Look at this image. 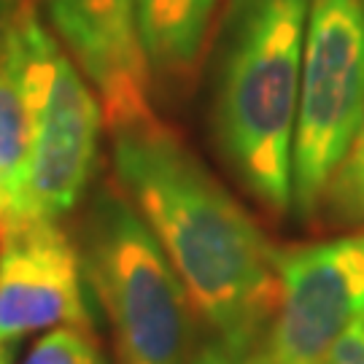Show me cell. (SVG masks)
Here are the masks:
<instances>
[{
	"instance_id": "obj_1",
	"label": "cell",
	"mask_w": 364,
	"mask_h": 364,
	"mask_svg": "<svg viewBox=\"0 0 364 364\" xmlns=\"http://www.w3.org/2000/svg\"><path fill=\"white\" fill-rule=\"evenodd\" d=\"M114 173L216 338L262 343L278 305V251L248 210L159 119L114 132Z\"/></svg>"
},
{
	"instance_id": "obj_16",
	"label": "cell",
	"mask_w": 364,
	"mask_h": 364,
	"mask_svg": "<svg viewBox=\"0 0 364 364\" xmlns=\"http://www.w3.org/2000/svg\"><path fill=\"white\" fill-rule=\"evenodd\" d=\"M14 230V219L11 213H9V208H6V200H3V195H0V243L6 240V235Z\"/></svg>"
},
{
	"instance_id": "obj_13",
	"label": "cell",
	"mask_w": 364,
	"mask_h": 364,
	"mask_svg": "<svg viewBox=\"0 0 364 364\" xmlns=\"http://www.w3.org/2000/svg\"><path fill=\"white\" fill-rule=\"evenodd\" d=\"M189 364H273L262 343H227L213 338L192 353Z\"/></svg>"
},
{
	"instance_id": "obj_14",
	"label": "cell",
	"mask_w": 364,
	"mask_h": 364,
	"mask_svg": "<svg viewBox=\"0 0 364 364\" xmlns=\"http://www.w3.org/2000/svg\"><path fill=\"white\" fill-rule=\"evenodd\" d=\"M321 364H364V311L335 340Z\"/></svg>"
},
{
	"instance_id": "obj_12",
	"label": "cell",
	"mask_w": 364,
	"mask_h": 364,
	"mask_svg": "<svg viewBox=\"0 0 364 364\" xmlns=\"http://www.w3.org/2000/svg\"><path fill=\"white\" fill-rule=\"evenodd\" d=\"M22 364H108V359L90 338V329L60 326L41 335Z\"/></svg>"
},
{
	"instance_id": "obj_7",
	"label": "cell",
	"mask_w": 364,
	"mask_h": 364,
	"mask_svg": "<svg viewBox=\"0 0 364 364\" xmlns=\"http://www.w3.org/2000/svg\"><path fill=\"white\" fill-rule=\"evenodd\" d=\"M54 36L92 84L111 135L156 119L132 0H41Z\"/></svg>"
},
{
	"instance_id": "obj_6",
	"label": "cell",
	"mask_w": 364,
	"mask_h": 364,
	"mask_svg": "<svg viewBox=\"0 0 364 364\" xmlns=\"http://www.w3.org/2000/svg\"><path fill=\"white\" fill-rule=\"evenodd\" d=\"M278 305L262 348L273 364H321L364 311V232L278 251Z\"/></svg>"
},
{
	"instance_id": "obj_9",
	"label": "cell",
	"mask_w": 364,
	"mask_h": 364,
	"mask_svg": "<svg viewBox=\"0 0 364 364\" xmlns=\"http://www.w3.org/2000/svg\"><path fill=\"white\" fill-rule=\"evenodd\" d=\"M151 84L170 100L195 90L221 25L224 0H132Z\"/></svg>"
},
{
	"instance_id": "obj_3",
	"label": "cell",
	"mask_w": 364,
	"mask_h": 364,
	"mask_svg": "<svg viewBox=\"0 0 364 364\" xmlns=\"http://www.w3.org/2000/svg\"><path fill=\"white\" fill-rule=\"evenodd\" d=\"M78 251L111 329L117 364H189L192 297L119 183L92 197L78 227Z\"/></svg>"
},
{
	"instance_id": "obj_8",
	"label": "cell",
	"mask_w": 364,
	"mask_h": 364,
	"mask_svg": "<svg viewBox=\"0 0 364 364\" xmlns=\"http://www.w3.org/2000/svg\"><path fill=\"white\" fill-rule=\"evenodd\" d=\"M81 251L60 221H22L0 243V346L60 326L92 329Z\"/></svg>"
},
{
	"instance_id": "obj_18",
	"label": "cell",
	"mask_w": 364,
	"mask_h": 364,
	"mask_svg": "<svg viewBox=\"0 0 364 364\" xmlns=\"http://www.w3.org/2000/svg\"><path fill=\"white\" fill-rule=\"evenodd\" d=\"M0 348H3V346H0Z\"/></svg>"
},
{
	"instance_id": "obj_5",
	"label": "cell",
	"mask_w": 364,
	"mask_h": 364,
	"mask_svg": "<svg viewBox=\"0 0 364 364\" xmlns=\"http://www.w3.org/2000/svg\"><path fill=\"white\" fill-rule=\"evenodd\" d=\"M364 117V0H311L297 122L291 208L311 219Z\"/></svg>"
},
{
	"instance_id": "obj_17",
	"label": "cell",
	"mask_w": 364,
	"mask_h": 364,
	"mask_svg": "<svg viewBox=\"0 0 364 364\" xmlns=\"http://www.w3.org/2000/svg\"><path fill=\"white\" fill-rule=\"evenodd\" d=\"M11 351H14V346H3V348H0V364H14Z\"/></svg>"
},
{
	"instance_id": "obj_10",
	"label": "cell",
	"mask_w": 364,
	"mask_h": 364,
	"mask_svg": "<svg viewBox=\"0 0 364 364\" xmlns=\"http://www.w3.org/2000/svg\"><path fill=\"white\" fill-rule=\"evenodd\" d=\"M33 159V122L27 111L11 43L0 60V195L14 227L27 221V181Z\"/></svg>"
},
{
	"instance_id": "obj_2",
	"label": "cell",
	"mask_w": 364,
	"mask_h": 364,
	"mask_svg": "<svg viewBox=\"0 0 364 364\" xmlns=\"http://www.w3.org/2000/svg\"><path fill=\"white\" fill-rule=\"evenodd\" d=\"M311 0H232L210 127L237 183L273 216L291 208V146Z\"/></svg>"
},
{
	"instance_id": "obj_4",
	"label": "cell",
	"mask_w": 364,
	"mask_h": 364,
	"mask_svg": "<svg viewBox=\"0 0 364 364\" xmlns=\"http://www.w3.org/2000/svg\"><path fill=\"white\" fill-rule=\"evenodd\" d=\"M11 52L33 122L27 221H60L87 195L105 124L103 105L57 36L46 30L38 0H27Z\"/></svg>"
},
{
	"instance_id": "obj_11",
	"label": "cell",
	"mask_w": 364,
	"mask_h": 364,
	"mask_svg": "<svg viewBox=\"0 0 364 364\" xmlns=\"http://www.w3.org/2000/svg\"><path fill=\"white\" fill-rule=\"evenodd\" d=\"M321 208L338 224H364V117L348 154L326 183Z\"/></svg>"
},
{
	"instance_id": "obj_15",
	"label": "cell",
	"mask_w": 364,
	"mask_h": 364,
	"mask_svg": "<svg viewBox=\"0 0 364 364\" xmlns=\"http://www.w3.org/2000/svg\"><path fill=\"white\" fill-rule=\"evenodd\" d=\"M27 0H0V60L9 52V43L14 38L16 22L25 11Z\"/></svg>"
}]
</instances>
